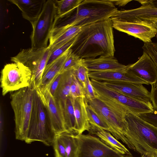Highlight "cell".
Returning a JSON list of instances; mask_svg holds the SVG:
<instances>
[{"label": "cell", "mask_w": 157, "mask_h": 157, "mask_svg": "<svg viewBox=\"0 0 157 157\" xmlns=\"http://www.w3.org/2000/svg\"><path fill=\"white\" fill-rule=\"evenodd\" d=\"M113 28L111 18L82 27L71 48L72 52L82 59L114 57Z\"/></svg>", "instance_id": "obj_1"}, {"label": "cell", "mask_w": 157, "mask_h": 157, "mask_svg": "<svg viewBox=\"0 0 157 157\" xmlns=\"http://www.w3.org/2000/svg\"><path fill=\"white\" fill-rule=\"evenodd\" d=\"M118 10L110 0H83L71 13L57 15L53 29L72 26L82 27L110 18Z\"/></svg>", "instance_id": "obj_2"}, {"label": "cell", "mask_w": 157, "mask_h": 157, "mask_svg": "<svg viewBox=\"0 0 157 157\" xmlns=\"http://www.w3.org/2000/svg\"><path fill=\"white\" fill-rule=\"evenodd\" d=\"M87 101L108 125L110 132L113 136L133 150L132 145L125 136L127 123L125 117L129 111L128 110L114 101L98 95L97 98Z\"/></svg>", "instance_id": "obj_3"}, {"label": "cell", "mask_w": 157, "mask_h": 157, "mask_svg": "<svg viewBox=\"0 0 157 157\" xmlns=\"http://www.w3.org/2000/svg\"><path fill=\"white\" fill-rule=\"evenodd\" d=\"M125 117L127 123L125 136L133 150L141 155L154 156L157 153V128L130 111Z\"/></svg>", "instance_id": "obj_4"}, {"label": "cell", "mask_w": 157, "mask_h": 157, "mask_svg": "<svg viewBox=\"0 0 157 157\" xmlns=\"http://www.w3.org/2000/svg\"><path fill=\"white\" fill-rule=\"evenodd\" d=\"M36 87L33 82L30 85L12 93L10 104L14 115L16 139L25 140L32 113Z\"/></svg>", "instance_id": "obj_5"}, {"label": "cell", "mask_w": 157, "mask_h": 157, "mask_svg": "<svg viewBox=\"0 0 157 157\" xmlns=\"http://www.w3.org/2000/svg\"><path fill=\"white\" fill-rule=\"evenodd\" d=\"M56 135L36 89L31 120L25 141L29 144L39 141L49 146L52 145Z\"/></svg>", "instance_id": "obj_6"}, {"label": "cell", "mask_w": 157, "mask_h": 157, "mask_svg": "<svg viewBox=\"0 0 157 157\" xmlns=\"http://www.w3.org/2000/svg\"><path fill=\"white\" fill-rule=\"evenodd\" d=\"M57 15V6L54 0L46 1L37 19L31 23L33 28L30 36L31 48L37 50L48 47Z\"/></svg>", "instance_id": "obj_7"}, {"label": "cell", "mask_w": 157, "mask_h": 157, "mask_svg": "<svg viewBox=\"0 0 157 157\" xmlns=\"http://www.w3.org/2000/svg\"><path fill=\"white\" fill-rule=\"evenodd\" d=\"M31 77V70L23 64L20 63L6 64L1 72L2 95L4 96L9 92L29 86Z\"/></svg>", "instance_id": "obj_8"}, {"label": "cell", "mask_w": 157, "mask_h": 157, "mask_svg": "<svg viewBox=\"0 0 157 157\" xmlns=\"http://www.w3.org/2000/svg\"><path fill=\"white\" fill-rule=\"evenodd\" d=\"M48 47L37 50L30 48L22 50L11 58L13 63H20L29 68L32 71L31 81L36 87L40 84L44 70L51 53Z\"/></svg>", "instance_id": "obj_9"}, {"label": "cell", "mask_w": 157, "mask_h": 157, "mask_svg": "<svg viewBox=\"0 0 157 157\" xmlns=\"http://www.w3.org/2000/svg\"><path fill=\"white\" fill-rule=\"evenodd\" d=\"M97 95L114 101L123 105L137 115L154 110L152 104H148L110 89L101 82L90 79Z\"/></svg>", "instance_id": "obj_10"}, {"label": "cell", "mask_w": 157, "mask_h": 157, "mask_svg": "<svg viewBox=\"0 0 157 157\" xmlns=\"http://www.w3.org/2000/svg\"><path fill=\"white\" fill-rule=\"evenodd\" d=\"M79 145L78 157H120L121 155L93 136L75 135Z\"/></svg>", "instance_id": "obj_11"}, {"label": "cell", "mask_w": 157, "mask_h": 157, "mask_svg": "<svg viewBox=\"0 0 157 157\" xmlns=\"http://www.w3.org/2000/svg\"><path fill=\"white\" fill-rule=\"evenodd\" d=\"M111 18L113 28L138 38L144 43L152 42L151 39L157 34V29L153 23L144 21L129 22Z\"/></svg>", "instance_id": "obj_12"}, {"label": "cell", "mask_w": 157, "mask_h": 157, "mask_svg": "<svg viewBox=\"0 0 157 157\" xmlns=\"http://www.w3.org/2000/svg\"><path fill=\"white\" fill-rule=\"evenodd\" d=\"M37 93L44 106L52 127L56 135L67 132L63 117L58 108L53 96L48 90L36 88Z\"/></svg>", "instance_id": "obj_13"}, {"label": "cell", "mask_w": 157, "mask_h": 157, "mask_svg": "<svg viewBox=\"0 0 157 157\" xmlns=\"http://www.w3.org/2000/svg\"><path fill=\"white\" fill-rule=\"evenodd\" d=\"M127 69L134 75L153 85L157 81V69L151 58L143 52L135 63L127 65Z\"/></svg>", "instance_id": "obj_14"}, {"label": "cell", "mask_w": 157, "mask_h": 157, "mask_svg": "<svg viewBox=\"0 0 157 157\" xmlns=\"http://www.w3.org/2000/svg\"><path fill=\"white\" fill-rule=\"evenodd\" d=\"M101 82L110 89L146 103L152 104L150 93L142 84L120 81Z\"/></svg>", "instance_id": "obj_15"}, {"label": "cell", "mask_w": 157, "mask_h": 157, "mask_svg": "<svg viewBox=\"0 0 157 157\" xmlns=\"http://www.w3.org/2000/svg\"><path fill=\"white\" fill-rule=\"evenodd\" d=\"M88 75L90 79L100 82L120 81L148 85L128 71L127 68L122 71L89 72Z\"/></svg>", "instance_id": "obj_16"}, {"label": "cell", "mask_w": 157, "mask_h": 157, "mask_svg": "<svg viewBox=\"0 0 157 157\" xmlns=\"http://www.w3.org/2000/svg\"><path fill=\"white\" fill-rule=\"evenodd\" d=\"M83 62L89 72L122 71L127 68V65L119 63L114 57H100L95 58L83 59Z\"/></svg>", "instance_id": "obj_17"}, {"label": "cell", "mask_w": 157, "mask_h": 157, "mask_svg": "<svg viewBox=\"0 0 157 157\" xmlns=\"http://www.w3.org/2000/svg\"><path fill=\"white\" fill-rule=\"evenodd\" d=\"M61 74L59 83L53 97L64 118L67 101L70 95V86L73 76V70L66 71Z\"/></svg>", "instance_id": "obj_18"}, {"label": "cell", "mask_w": 157, "mask_h": 157, "mask_svg": "<svg viewBox=\"0 0 157 157\" xmlns=\"http://www.w3.org/2000/svg\"><path fill=\"white\" fill-rule=\"evenodd\" d=\"M70 49L45 67L41 82L39 85L36 88L42 91L48 90L49 89L56 77L60 74Z\"/></svg>", "instance_id": "obj_19"}, {"label": "cell", "mask_w": 157, "mask_h": 157, "mask_svg": "<svg viewBox=\"0 0 157 157\" xmlns=\"http://www.w3.org/2000/svg\"><path fill=\"white\" fill-rule=\"evenodd\" d=\"M8 1L16 5L21 11L23 17L31 23L37 19L46 1L11 0Z\"/></svg>", "instance_id": "obj_20"}, {"label": "cell", "mask_w": 157, "mask_h": 157, "mask_svg": "<svg viewBox=\"0 0 157 157\" xmlns=\"http://www.w3.org/2000/svg\"><path fill=\"white\" fill-rule=\"evenodd\" d=\"M82 28L72 26L53 29L50 36L48 47L51 51L55 50L76 36L81 30Z\"/></svg>", "instance_id": "obj_21"}, {"label": "cell", "mask_w": 157, "mask_h": 157, "mask_svg": "<svg viewBox=\"0 0 157 157\" xmlns=\"http://www.w3.org/2000/svg\"><path fill=\"white\" fill-rule=\"evenodd\" d=\"M156 16H157V8L149 5H145L134 9L118 10L112 17L122 21L132 22L142 18Z\"/></svg>", "instance_id": "obj_22"}, {"label": "cell", "mask_w": 157, "mask_h": 157, "mask_svg": "<svg viewBox=\"0 0 157 157\" xmlns=\"http://www.w3.org/2000/svg\"><path fill=\"white\" fill-rule=\"evenodd\" d=\"M74 108L76 121V135L82 134L90 129L86 109L85 98L78 97L74 99Z\"/></svg>", "instance_id": "obj_23"}, {"label": "cell", "mask_w": 157, "mask_h": 157, "mask_svg": "<svg viewBox=\"0 0 157 157\" xmlns=\"http://www.w3.org/2000/svg\"><path fill=\"white\" fill-rule=\"evenodd\" d=\"M95 134L105 144L116 151L123 155H132L128 149L109 132L101 130L97 132Z\"/></svg>", "instance_id": "obj_24"}, {"label": "cell", "mask_w": 157, "mask_h": 157, "mask_svg": "<svg viewBox=\"0 0 157 157\" xmlns=\"http://www.w3.org/2000/svg\"><path fill=\"white\" fill-rule=\"evenodd\" d=\"M85 103L88 120L90 125V133L95 134L97 132L101 130L110 132V128L108 125L88 104L86 98Z\"/></svg>", "instance_id": "obj_25"}, {"label": "cell", "mask_w": 157, "mask_h": 157, "mask_svg": "<svg viewBox=\"0 0 157 157\" xmlns=\"http://www.w3.org/2000/svg\"><path fill=\"white\" fill-rule=\"evenodd\" d=\"M59 135L64 146L67 157H78L79 145L75 135L65 132Z\"/></svg>", "instance_id": "obj_26"}, {"label": "cell", "mask_w": 157, "mask_h": 157, "mask_svg": "<svg viewBox=\"0 0 157 157\" xmlns=\"http://www.w3.org/2000/svg\"><path fill=\"white\" fill-rule=\"evenodd\" d=\"M74 100L70 96L68 98L63 117L67 131L76 135V121L74 108Z\"/></svg>", "instance_id": "obj_27"}, {"label": "cell", "mask_w": 157, "mask_h": 157, "mask_svg": "<svg viewBox=\"0 0 157 157\" xmlns=\"http://www.w3.org/2000/svg\"><path fill=\"white\" fill-rule=\"evenodd\" d=\"M83 0H62L54 1L57 8V16L61 17L74 11Z\"/></svg>", "instance_id": "obj_28"}, {"label": "cell", "mask_w": 157, "mask_h": 157, "mask_svg": "<svg viewBox=\"0 0 157 157\" xmlns=\"http://www.w3.org/2000/svg\"><path fill=\"white\" fill-rule=\"evenodd\" d=\"M76 36H77L65 44L51 51L46 67L60 57L67 51L70 49L76 40Z\"/></svg>", "instance_id": "obj_29"}, {"label": "cell", "mask_w": 157, "mask_h": 157, "mask_svg": "<svg viewBox=\"0 0 157 157\" xmlns=\"http://www.w3.org/2000/svg\"><path fill=\"white\" fill-rule=\"evenodd\" d=\"M83 59L72 52L70 49L60 74L68 71L74 69L82 61Z\"/></svg>", "instance_id": "obj_30"}, {"label": "cell", "mask_w": 157, "mask_h": 157, "mask_svg": "<svg viewBox=\"0 0 157 157\" xmlns=\"http://www.w3.org/2000/svg\"><path fill=\"white\" fill-rule=\"evenodd\" d=\"M70 96L74 99L78 97L85 98L84 87L73 74L70 86Z\"/></svg>", "instance_id": "obj_31"}, {"label": "cell", "mask_w": 157, "mask_h": 157, "mask_svg": "<svg viewBox=\"0 0 157 157\" xmlns=\"http://www.w3.org/2000/svg\"><path fill=\"white\" fill-rule=\"evenodd\" d=\"M142 48L143 52L148 54L153 60L157 69V43L151 42L144 43ZM152 86L157 87V81Z\"/></svg>", "instance_id": "obj_32"}, {"label": "cell", "mask_w": 157, "mask_h": 157, "mask_svg": "<svg viewBox=\"0 0 157 157\" xmlns=\"http://www.w3.org/2000/svg\"><path fill=\"white\" fill-rule=\"evenodd\" d=\"M88 72V69L83 63V59L82 62L73 70V74L76 77L84 88L85 85L86 76Z\"/></svg>", "instance_id": "obj_33"}, {"label": "cell", "mask_w": 157, "mask_h": 157, "mask_svg": "<svg viewBox=\"0 0 157 157\" xmlns=\"http://www.w3.org/2000/svg\"><path fill=\"white\" fill-rule=\"evenodd\" d=\"M52 145L55 157H67L65 147L59 135L56 136Z\"/></svg>", "instance_id": "obj_34"}, {"label": "cell", "mask_w": 157, "mask_h": 157, "mask_svg": "<svg viewBox=\"0 0 157 157\" xmlns=\"http://www.w3.org/2000/svg\"><path fill=\"white\" fill-rule=\"evenodd\" d=\"M84 90L85 98L87 101L97 98V94L91 83L88 74L86 76Z\"/></svg>", "instance_id": "obj_35"}, {"label": "cell", "mask_w": 157, "mask_h": 157, "mask_svg": "<svg viewBox=\"0 0 157 157\" xmlns=\"http://www.w3.org/2000/svg\"><path fill=\"white\" fill-rule=\"evenodd\" d=\"M138 116L142 119L157 128V111L154 110L150 112L141 114Z\"/></svg>", "instance_id": "obj_36"}, {"label": "cell", "mask_w": 157, "mask_h": 157, "mask_svg": "<svg viewBox=\"0 0 157 157\" xmlns=\"http://www.w3.org/2000/svg\"><path fill=\"white\" fill-rule=\"evenodd\" d=\"M150 94L151 102L154 110L157 111V87H155L151 86Z\"/></svg>", "instance_id": "obj_37"}, {"label": "cell", "mask_w": 157, "mask_h": 157, "mask_svg": "<svg viewBox=\"0 0 157 157\" xmlns=\"http://www.w3.org/2000/svg\"><path fill=\"white\" fill-rule=\"evenodd\" d=\"M61 76L62 74H60L57 75L48 90L53 96L59 86Z\"/></svg>", "instance_id": "obj_38"}, {"label": "cell", "mask_w": 157, "mask_h": 157, "mask_svg": "<svg viewBox=\"0 0 157 157\" xmlns=\"http://www.w3.org/2000/svg\"><path fill=\"white\" fill-rule=\"evenodd\" d=\"M142 5H149L153 7L157 8V0H137Z\"/></svg>", "instance_id": "obj_39"}, {"label": "cell", "mask_w": 157, "mask_h": 157, "mask_svg": "<svg viewBox=\"0 0 157 157\" xmlns=\"http://www.w3.org/2000/svg\"><path fill=\"white\" fill-rule=\"evenodd\" d=\"M110 0L115 6L116 5L119 6H124L128 3L132 1V0Z\"/></svg>", "instance_id": "obj_40"}, {"label": "cell", "mask_w": 157, "mask_h": 157, "mask_svg": "<svg viewBox=\"0 0 157 157\" xmlns=\"http://www.w3.org/2000/svg\"><path fill=\"white\" fill-rule=\"evenodd\" d=\"M144 21L149 23H157V16L147 17H144L139 19L138 21Z\"/></svg>", "instance_id": "obj_41"}, {"label": "cell", "mask_w": 157, "mask_h": 157, "mask_svg": "<svg viewBox=\"0 0 157 157\" xmlns=\"http://www.w3.org/2000/svg\"><path fill=\"white\" fill-rule=\"evenodd\" d=\"M140 157H154V156L153 155H141Z\"/></svg>", "instance_id": "obj_42"}, {"label": "cell", "mask_w": 157, "mask_h": 157, "mask_svg": "<svg viewBox=\"0 0 157 157\" xmlns=\"http://www.w3.org/2000/svg\"><path fill=\"white\" fill-rule=\"evenodd\" d=\"M120 157H133L132 155H122Z\"/></svg>", "instance_id": "obj_43"}, {"label": "cell", "mask_w": 157, "mask_h": 157, "mask_svg": "<svg viewBox=\"0 0 157 157\" xmlns=\"http://www.w3.org/2000/svg\"><path fill=\"white\" fill-rule=\"evenodd\" d=\"M153 24L155 27V28L157 29V23H153Z\"/></svg>", "instance_id": "obj_44"}, {"label": "cell", "mask_w": 157, "mask_h": 157, "mask_svg": "<svg viewBox=\"0 0 157 157\" xmlns=\"http://www.w3.org/2000/svg\"><path fill=\"white\" fill-rule=\"evenodd\" d=\"M154 157H157V153L154 154Z\"/></svg>", "instance_id": "obj_45"}, {"label": "cell", "mask_w": 157, "mask_h": 157, "mask_svg": "<svg viewBox=\"0 0 157 157\" xmlns=\"http://www.w3.org/2000/svg\"></svg>", "instance_id": "obj_46"}]
</instances>
